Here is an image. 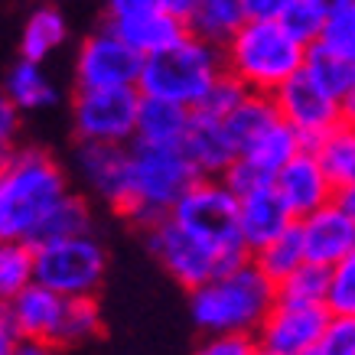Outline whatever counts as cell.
I'll return each instance as SVG.
<instances>
[{"instance_id":"obj_9","label":"cell","mask_w":355,"mask_h":355,"mask_svg":"<svg viewBox=\"0 0 355 355\" xmlns=\"http://www.w3.org/2000/svg\"><path fill=\"white\" fill-rule=\"evenodd\" d=\"M137 85L114 88H78L72 101V128L78 140H111L130 144L137 134Z\"/></svg>"},{"instance_id":"obj_14","label":"cell","mask_w":355,"mask_h":355,"mask_svg":"<svg viewBox=\"0 0 355 355\" xmlns=\"http://www.w3.org/2000/svg\"><path fill=\"white\" fill-rule=\"evenodd\" d=\"M274 189L287 202L293 218L310 216L320 205L336 199V186L329 180V173L323 170V163H320L313 147H300L291 160L280 166L277 176H274Z\"/></svg>"},{"instance_id":"obj_44","label":"cell","mask_w":355,"mask_h":355,"mask_svg":"<svg viewBox=\"0 0 355 355\" xmlns=\"http://www.w3.org/2000/svg\"><path fill=\"white\" fill-rule=\"evenodd\" d=\"M163 10H170V13H176V17H189L193 13V7H196V0H157Z\"/></svg>"},{"instance_id":"obj_33","label":"cell","mask_w":355,"mask_h":355,"mask_svg":"<svg viewBox=\"0 0 355 355\" xmlns=\"http://www.w3.org/2000/svg\"><path fill=\"white\" fill-rule=\"evenodd\" d=\"M316 43H323L326 49H333V53H339L343 59L355 62V0L343 3L339 10L326 13L323 33H320Z\"/></svg>"},{"instance_id":"obj_34","label":"cell","mask_w":355,"mask_h":355,"mask_svg":"<svg viewBox=\"0 0 355 355\" xmlns=\"http://www.w3.org/2000/svg\"><path fill=\"white\" fill-rule=\"evenodd\" d=\"M326 310L355 316V248L329 268V287H326Z\"/></svg>"},{"instance_id":"obj_22","label":"cell","mask_w":355,"mask_h":355,"mask_svg":"<svg viewBox=\"0 0 355 355\" xmlns=\"http://www.w3.org/2000/svg\"><path fill=\"white\" fill-rule=\"evenodd\" d=\"M300 147H306V144L297 137V130H293L284 118H277L270 128L261 130V134L251 140L248 147H241V150H238V157H245V160H251L254 166H261L268 176H277V170L291 160Z\"/></svg>"},{"instance_id":"obj_4","label":"cell","mask_w":355,"mask_h":355,"mask_svg":"<svg viewBox=\"0 0 355 355\" xmlns=\"http://www.w3.org/2000/svg\"><path fill=\"white\" fill-rule=\"evenodd\" d=\"M225 72L222 46L209 43L196 33H186L180 43H173L163 53H153L144 59L137 88L140 95L170 98L183 108H199L205 92L212 88L218 76Z\"/></svg>"},{"instance_id":"obj_36","label":"cell","mask_w":355,"mask_h":355,"mask_svg":"<svg viewBox=\"0 0 355 355\" xmlns=\"http://www.w3.org/2000/svg\"><path fill=\"white\" fill-rule=\"evenodd\" d=\"M245 95H248V88L225 69V72L212 82V88L205 92V98L199 101V108H193V111H205V114H212V118H225Z\"/></svg>"},{"instance_id":"obj_39","label":"cell","mask_w":355,"mask_h":355,"mask_svg":"<svg viewBox=\"0 0 355 355\" xmlns=\"http://www.w3.org/2000/svg\"><path fill=\"white\" fill-rule=\"evenodd\" d=\"M20 114L23 111L13 105V98L0 88V144H13L17 130H20Z\"/></svg>"},{"instance_id":"obj_45","label":"cell","mask_w":355,"mask_h":355,"mask_svg":"<svg viewBox=\"0 0 355 355\" xmlns=\"http://www.w3.org/2000/svg\"><path fill=\"white\" fill-rule=\"evenodd\" d=\"M336 202L343 205L345 212L355 218V186H345V189H339V193H336Z\"/></svg>"},{"instance_id":"obj_13","label":"cell","mask_w":355,"mask_h":355,"mask_svg":"<svg viewBox=\"0 0 355 355\" xmlns=\"http://www.w3.org/2000/svg\"><path fill=\"white\" fill-rule=\"evenodd\" d=\"M78 176L95 196H101L111 209L124 212L130 186V144L111 140H78L76 147Z\"/></svg>"},{"instance_id":"obj_17","label":"cell","mask_w":355,"mask_h":355,"mask_svg":"<svg viewBox=\"0 0 355 355\" xmlns=\"http://www.w3.org/2000/svg\"><path fill=\"white\" fill-rule=\"evenodd\" d=\"M297 218L287 209V202L280 199V193L274 189V183L258 186L251 193L238 196V232L245 241L248 254L254 248L268 245L270 238H277L280 232H287Z\"/></svg>"},{"instance_id":"obj_21","label":"cell","mask_w":355,"mask_h":355,"mask_svg":"<svg viewBox=\"0 0 355 355\" xmlns=\"http://www.w3.org/2000/svg\"><path fill=\"white\" fill-rule=\"evenodd\" d=\"M3 92L13 98V105L20 111H40L59 101V88L43 69V62L26 59V55H20V62L7 72Z\"/></svg>"},{"instance_id":"obj_48","label":"cell","mask_w":355,"mask_h":355,"mask_svg":"<svg viewBox=\"0 0 355 355\" xmlns=\"http://www.w3.org/2000/svg\"><path fill=\"white\" fill-rule=\"evenodd\" d=\"M3 316H7V300L0 297V320H3Z\"/></svg>"},{"instance_id":"obj_11","label":"cell","mask_w":355,"mask_h":355,"mask_svg":"<svg viewBox=\"0 0 355 355\" xmlns=\"http://www.w3.org/2000/svg\"><path fill=\"white\" fill-rule=\"evenodd\" d=\"M144 55L121 36L114 26L95 30L76 55V85L78 88H114L137 85Z\"/></svg>"},{"instance_id":"obj_23","label":"cell","mask_w":355,"mask_h":355,"mask_svg":"<svg viewBox=\"0 0 355 355\" xmlns=\"http://www.w3.org/2000/svg\"><path fill=\"white\" fill-rule=\"evenodd\" d=\"M313 150L329 173L336 193L345 186H355V121H339L329 134L313 144Z\"/></svg>"},{"instance_id":"obj_27","label":"cell","mask_w":355,"mask_h":355,"mask_svg":"<svg viewBox=\"0 0 355 355\" xmlns=\"http://www.w3.org/2000/svg\"><path fill=\"white\" fill-rule=\"evenodd\" d=\"M245 7H241V0H196L193 13L186 17L189 23V33L196 36H202L209 43H225L228 36L245 23Z\"/></svg>"},{"instance_id":"obj_16","label":"cell","mask_w":355,"mask_h":355,"mask_svg":"<svg viewBox=\"0 0 355 355\" xmlns=\"http://www.w3.org/2000/svg\"><path fill=\"white\" fill-rule=\"evenodd\" d=\"M297 228H300L303 254L313 264L333 268L336 261L345 258L355 248V218L336 199L320 205L310 216L297 218Z\"/></svg>"},{"instance_id":"obj_18","label":"cell","mask_w":355,"mask_h":355,"mask_svg":"<svg viewBox=\"0 0 355 355\" xmlns=\"http://www.w3.org/2000/svg\"><path fill=\"white\" fill-rule=\"evenodd\" d=\"M180 147H183V153L189 157L199 176H222L228 163L238 157L235 144L225 130V121L212 118L205 111H193Z\"/></svg>"},{"instance_id":"obj_12","label":"cell","mask_w":355,"mask_h":355,"mask_svg":"<svg viewBox=\"0 0 355 355\" xmlns=\"http://www.w3.org/2000/svg\"><path fill=\"white\" fill-rule=\"evenodd\" d=\"M270 98H274V105H277L280 118L297 130V137H300L306 147H313L323 134H329V130L343 121L339 98H336L333 92H326L320 82H313L303 69L293 78H287Z\"/></svg>"},{"instance_id":"obj_37","label":"cell","mask_w":355,"mask_h":355,"mask_svg":"<svg viewBox=\"0 0 355 355\" xmlns=\"http://www.w3.org/2000/svg\"><path fill=\"white\" fill-rule=\"evenodd\" d=\"M313 355H355V316L329 313L320 345Z\"/></svg>"},{"instance_id":"obj_43","label":"cell","mask_w":355,"mask_h":355,"mask_svg":"<svg viewBox=\"0 0 355 355\" xmlns=\"http://www.w3.org/2000/svg\"><path fill=\"white\" fill-rule=\"evenodd\" d=\"M339 111H343V121H355V82L339 95Z\"/></svg>"},{"instance_id":"obj_10","label":"cell","mask_w":355,"mask_h":355,"mask_svg":"<svg viewBox=\"0 0 355 355\" xmlns=\"http://www.w3.org/2000/svg\"><path fill=\"white\" fill-rule=\"evenodd\" d=\"M329 310L326 303H300V300H274L264 323L254 333L258 352L264 355H313L326 329Z\"/></svg>"},{"instance_id":"obj_5","label":"cell","mask_w":355,"mask_h":355,"mask_svg":"<svg viewBox=\"0 0 355 355\" xmlns=\"http://www.w3.org/2000/svg\"><path fill=\"white\" fill-rule=\"evenodd\" d=\"M196 166L180 144H150L130 140V186L128 205L121 216L134 218L137 225H150L173 209V202L193 183Z\"/></svg>"},{"instance_id":"obj_42","label":"cell","mask_w":355,"mask_h":355,"mask_svg":"<svg viewBox=\"0 0 355 355\" xmlns=\"http://www.w3.org/2000/svg\"><path fill=\"white\" fill-rule=\"evenodd\" d=\"M17 345H20V336H17V329L10 326V320L3 316V320H0V355L17 352Z\"/></svg>"},{"instance_id":"obj_41","label":"cell","mask_w":355,"mask_h":355,"mask_svg":"<svg viewBox=\"0 0 355 355\" xmlns=\"http://www.w3.org/2000/svg\"><path fill=\"white\" fill-rule=\"evenodd\" d=\"M150 7H160V3L157 0H108V20H124V17H134Z\"/></svg>"},{"instance_id":"obj_1","label":"cell","mask_w":355,"mask_h":355,"mask_svg":"<svg viewBox=\"0 0 355 355\" xmlns=\"http://www.w3.org/2000/svg\"><path fill=\"white\" fill-rule=\"evenodd\" d=\"M277 300V284L251 258L222 270L189 291V316L196 329L209 333H258Z\"/></svg>"},{"instance_id":"obj_2","label":"cell","mask_w":355,"mask_h":355,"mask_svg":"<svg viewBox=\"0 0 355 355\" xmlns=\"http://www.w3.org/2000/svg\"><path fill=\"white\" fill-rule=\"evenodd\" d=\"M69 189L65 170L40 147L10 150L0 166V238L33 241L49 205Z\"/></svg>"},{"instance_id":"obj_40","label":"cell","mask_w":355,"mask_h":355,"mask_svg":"<svg viewBox=\"0 0 355 355\" xmlns=\"http://www.w3.org/2000/svg\"><path fill=\"white\" fill-rule=\"evenodd\" d=\"M287 3L291 0H241L245 17H261V20H277Z\"/></svg>"},{"instance_id":"obj_46","label":"cell","mask_w":355,"mask_h":355,"mask_svg":"<svg viewBox=\"0 0 355 355\" xmlns=\"http://www.w3.org/2000/svg\"><path fill=\"white\" fill-rule=\"evenodd\" d=\"M313 3H320V7L329 13V10H339V7H343V3H349V0H313Z\"/></svg>"},{"instance_id":"obj_30","label":"cell","mask_w":355,"mask_h":355,"mask_svg":"<svg viewBox=\"0 0 355 355\" xmlns=\"http://www.w3.org/2000/svg\"><path fill=\"white\" fill-rule=\"evenodd\" d=\"M36 280V251L33 241L0 238V297L7 300Z\"/></svg>"},{"instance_id":"obj_6","label":"cell","mask_w":355,"mask_h":355,"mask_svg":"<svg viewBox=\"0 0 355 355\" xmlns=\"http://www.w3.org/2000/svg\"><path fill=\"white\" fill-rule=\"evenodd\" d=\"M147 248L163 264V270L176 284H183L186 291H193L248 258L245 248L212 245V241L193 235L189 228H183L173 216H163L147 225Z\"/></svg>"},{"instance_id":"obj_24","label":"cell","mask_w":355,"mask_h":355,"mask_svg":"<svg viewBox=\"0 0 355 355\" xmlns=\"http://www.w3.org/2000/svg\"><path fill=\"white\" fill-rule=\"evenodd\" d=\"M65 40H69V23H65V17L55 10V7L43 3V7H36V10L30 13V20L23 26L20 55L43 62V59H49Z\"/></svg>"},{"instance_id":"obj_20","label":"cell","mask_w":355,"mask_h":355,"mask_svg":"<svg viewBox=\"0 0 355 355\" xmlns=\"http://www.w3.org/2000/svg\"><path fill=\"white\" fill-rule=\"evenodd\" d=\"M193 111L176 105L170 98L140 95L137 108V134L134 140H150V144H180L189 128Z\"/></svg>"},{"instance_id":"obj_26","label":"cell","mask_w":355,"mask_h":355,"mask_svg":"<svg viewBox=\"0 0 355 355\" xmlns=\"http://www.w3.org/2000/svg\"><path fill=\"white\" fill-rule=\"evenodd\" d=\"M92 232V209L78 193H69L65 189L49 212L43 216V222L33 232V245L36 241H49V238H72V235H85Z\"/></svg>"},{"instance_id":"obj_28","label":"cell","mask_w":355,"mask_h":355,"mask_svg":"<svg viewBox=\"0 0 355 355\" xmlns=\"http://www.w3.org/2000/svg\"><path fill=\"white\" fill-rule=\"evenodd\" d=\"M248 258L254 261L264 274H268L274 284L277 280H284L287 274H291L293 268H300L303 261H306V254H303V241H300V228H297V222H293L287 232H280L277 238H270L268 245L254 248Z\"/></svg>"},{"instance_id":"obj_25","label":"cell","mask_w":355,"mask_h":355,"mask_svg":"<svg viewBox=\"0 0 355 355\" xmlns=\"http://www.w3.org/2000/svg\"><path fill=\"white\" fill-rule=\"evenodd\" d=\"M277 118H280V111L274 105V98L248 92L222 121H225V130H228V137H232V144H235V150H241V147H248L261 130L270 128Z\"/></svg>"},{"instance_id":"obj_8","label":"cell","mask_w":355,"mask_h":355,"mask_svg":"<svg viewBox=\"0 0 355 355\" xmlns=\"http://www.w3.org/2000/svg\"><path fill=\"white\" fill-rule=\"evenodd\" d=\"M166 216L212 245L245 248L238 232V196L228 189L222 176H196Z\"/></svg>"},{"instance_id":"obj_3","label":"cell","mask_w":355,"mask_h":355,"mask_svg":"<svg viewBox=\"0 0 355 355\" xmlns=\"http://www.w3.org/2000/svg\"><path fill=\"white\" fill-rule=\"evenodd\" d=\"M225 69L258 95H274L287 78H293L303 69L306 43H300L280 20H261L248 17L225 43Z\"/></svg>"},{"instance_id":"obj_29","label":"cell","mask_w":355,"mask_h":355,"mask_svg":"<svg viewBox=\"0 0 355 355\" xmlns=\"http://www.w3.org/2000/svg\"><path fill=\"white\" fill-rule=\"evenodd\" d=\"M105 329L101 323V306L95 293L92 297H65L62 323H59V343L55 345H82L98 339Z\"/></svg>"},{"instance_id":"obj_31","label":"cell","mask_w":355,"mask_h":355,"mask_svg":"<svg viewBox=\"0 0 355 355\" xmlns=\"http://www.w3.org/2000/svg\"><path fill=\"white\" fill-rule=\"evenodd\" d=\"M303 72L320 82L326 92H333L336 98L343 95L345 88L355 82V62L343 59L339 53L326 49L323 43H310L306 46V59H303Z\"/></svg>"},{"instance_id":"obj_38","label":"cell","mask_w":355,"mask_h":355,"mask_svg":"<svg viewBox=\"0 0 355 355\" xmlns=\"http://www.w3.org/2000/svg\"><path fill=\"white\" fill-rule=\"evenodd\" d=\"M199 352L205 355H251L258 352L254 333H209Z\"/></svg>"},{"instance_id":"obj_15","label":"cell","mask_w":355,"mask_h":355,"mask_svg":"<svg viewBox=\"0 0 355 355\" xmlns=\"http://www.w3.org/2000/svg\"><path fill=\"white\" fill-rule=\"evenodd\" d=\"M62 306H65L62 293H55L46 284L33 280L20 293L7 297V320L17 329L20 343H33V345L49 349V345L59 343Z\"/></svg>"},{"instance_id":"obj_47","label":"cell","mask_w":355,"mask_h":355,"mask_svg":"<svg viewBox=\"0 0 355 355\" xmlns=\"http://www.w3.org/2000/svg\"><path fill=\"white\" fill-rule=\"evenodd\" d=\"M7 157H10V144H0V166L7 163Z\"/></svg>"},{"instance_id":"obj_32","label":"cell","mask_w":355,"mask_h":355,"mask_svg":"<svg viewBox=\"0 0 355 355\" xmlns=\"http://www.w3.org/2000/svg\"><path fill=\"white\" fill-rule=\"evenodd\" d=\"M326 287H329V268L303 261L284 280H277L280 300H300V303H326Z\"/></svg>"},{"instance_id":"obj_19","label":"cell","mask_w":355,"mask_h":355,"mask_svg":"<svg viewBox=\"0 0 355 355\" xmlns=\"http://www.w3.org/2000/svg\"><path fill=\"white\" fill-rule=\"evenodd\" d=\"M108 23L144 55V59L153 53L170 49L173 43H180L186 33H189V23H186L183 17L163 10V7H150V10H140V13H134V17L108 20Z\"/></svg>"},{"instance_id":"obj_35","label":"cell","mask_w":355,"mask_h":355,"mask_svg":"<svg viewBox=\"0 0 355 355\" xmlns=\"http://www.w3.org/2000/svg\"><path fill=\"white\" fill-rule=\"evenodd\" d=\"M287 30L300 40V43H316L320 40V33H323V23H326V10L320 3H313V0H291L284 13L277 17Z\"/></svg>"},{"instance_id":"obj_7","label":"cell","mask_w":355,"mask_h":355,"mask_svg":"<svg viewBox=\"0 0 355 355\" xmlns=\"http://www.w3.org/2000/svg\"><path fill=\"white\" fill-rule=\"evenodd\" d=\"M36 280L62 297H92L101 291L108 254L92 232L72 238L36 241Z\"/></svg>"}]
</instances>
